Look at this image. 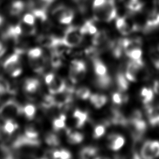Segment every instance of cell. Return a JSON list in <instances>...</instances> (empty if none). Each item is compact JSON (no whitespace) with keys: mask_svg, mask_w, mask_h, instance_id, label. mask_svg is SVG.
I'll return each mask as SVG.
<instances>
[{"mask_svg":"<svg viewBox=\"0 0 159 159\" xmlns=\"http://www.w3.org/2000/svg\"><path fill=\"white\" fill-rule=\"evenodd\" d=\"M93 8V19L97 21L111 22L117 16L114 0H106L101 6Z\"/></svg>","mask_w":159,"mask_h":159,"instance_id":"6da1fadb","label":"cell"},{"mask_svg":"<svg viewBox=\"0 0 159 159\" xmlns=\"http://www.w3.org/2000/svg\"><path fill=\"white\" fill-rule=\"evenodd\" d=\"M83 35L80 31V27L76 25H69L65 29L62 42L66 46L73 48L81 44Z\"/></svg>","mask_w":159,"mask_h":159,"instance_id":"7a4b0ae2","label":"cell"},{"mask_svg":"<svg viewBox=\"0 0 159 159\" xmlns=\"http://www.w3.org/2000/svg\"><path fill=\"white\" fill-rule=\"evenodd\" d=\"M22 106L14 99H9L0 107V118L4 120L13 119L22 114Z\"/></svg>","mask_w":159,"mask_h":159,"instance_id":"3957f363","label":"cell"},{"mask_svg":"<svg viewBox=\"0 0 159 159\" xmlns=\"http://www.w3.org/2000/svg\"><path fill=\"white\" fill-rule=\"evenodd\" d=\"M20 55L14 52L3 62L2 65L4 70L12 77L19 76L22 71L20 65Z\"/></svg>","mask_w":159,"mask_h":159,"instance_id":"277c9868","label":"cell"},{"mask_svg":"<svg viewBox=\"0 0 159 159\" xmlns=\"http://www.w3.org/2000/svg\"><path fill=\"white\" fill-rule=\"evenodd\" d=\"M52 14L53 17L61 24H70L74 18L73 11L63 5H60L55 7Z\"/></svg>","mask_w":159,"mask_h":159,"instance_id":"5b68a950","label":"cell"},{"mask_svg":"<svg viewBox=\"0 0 159 159\" xmlns=\"http://www.w3.org/2000/svg\"><path fill=\"white\" fill-rule=\"evenodd\" d=\"M48 90L50 94H55L63 92L66 88V81L60 76H55L52 82L48 85Z\"/></svg>","mask_w":159,"mask_h":159,"instance_id":"8992f818","label":"cell"},{"mask_svg":"<svg viewBox=\"0 0 159 159\" xmlns=\"http://www.w3.org/2000/svg\"><path fill=\"white\" fill-rule=\"evenodd\" d=\"M24 89L29 95L35 94L40 88V82L36 78H27L24 83Z\"/></svg>","mask_w":159,"mask_h":159,"instance_id":"52a82bcc","label":"cell"},{"mask_svg":"<svg viewBox=\"0 0 159 159\" xmlns=\"http://www.w3.org/2000/svg\"><path fill=\"white\" fill-rule=\"evenodd\" d=\"M109 40L107 32L104 30L97 32L91 39V43L96 47L101 46Z\"/></svg>","mask_w":159,"mask_h":159,"instance_id":"ba28073f","label":"cell"},{"mask_svg":"<svg viewBox=\"0 0 159 159\" xmlns=\"http://www.w3.org/2000/svg\"><path fill=\"white\" fill-rule=\"evenodd\" d=\"M93 70L96 76H104L108 74L106 65L99 58H96L92 60Z\"/></svg>","mask_w":159,"mask_h":159,"instance_id":"9c48e42d","label":"cell"},{"mask_svg":"<svg viewBox=\"0 0 159 159\" xmlns=\"http://www.w3.org/2000/svg\"><path fill=\"white\" fill-rule=\"evenodd\" d=\"M115 83L119 92H125L129 88L128 80L126 78L125 74L121 72H117L116 75Z\"/></svg>","mask_w":159,"mask_h":159,"instance_id":"30bf717a","label":"cell"},{"mask_svg":"<svg viewBox=\"0 0 159 159\" xmlns=\"http://www.w3.org/2000/svg\"><path fill=\"white\" fill-rule=\"evenodd\" d=\"M99 152V148L96 146H87L82 148L79 152V156L81 158H96Z\"/></svg>","mask_w":159,"mask_h":159,"instance_id":"8fae6325","label":"cell"},{"mask_svg":"<svg viewBox=\"0 0 159 159\" xmlns=\"http://www.w3.org/2000/svg\"><path fill=\"white\" fill-rule=\"evenodd\" d=\"M89 99L91 104L96 109H99L103 107L107 101L106 96L99 94H91Z\"/></svg>","mask_w":159,"mask_h":159,"instance_id":"7c38bea8","label":"cell"},{"mask_svg":"<svg viewBox=\"0 0 159 159\" xmlns=\"http://www.w3.org/2000/svg\"><path fill=\"white\" fill-rule=\"evenodd\" d=\"M25 7V3L20 0L14 1L10 6L9 13L11 16H17L21 14Z\"/></svg>","mask_w":159,"mask_h":159,"instance_id":"4fadbf2b","label":"cell"},{"mask_svg":"<svg viewBox=\"0 0 159 159\" xmlns=\"http://www.w3.org/2000/svg\"><path fill=\"white\" fill-rule=\"evenodd\" d=\"M124 143V137L122 135L118 134L112 141L107 144V146L109 149L113 151H117L123 147Z\"/></svg>","mask_w":159,"mask_h":159,"instance_id":"5bb4252c","label":"cell"},{"mask_svg":"<svg viewBox=\"0 0 159 159\" xmlns=\"http://www.w3.org/2000/svg\"><path fill=\"white\" fill-rule=\"evenodd\" d=\"M44 139L45 143L51 147L58 146L61 143L60 139L57 133L54 134L52 132H47L45 136Z\"/></svg>","mask_w":159,"mask_h":159,"instance_id":"9a60e30c","label":"cell"},{"mask_svg":"<svg viewBox=\"0 0 159 159\" xmlns=\"http://www.w3.org/2000/svg\"><path fill=\"white\" fill-rule=\"evenodd\" d=\"M52 53L50 58V65L52 68L57 70L63 65V57L57 52H53L52 50Z\"/></svg>","mask_w":159,"mask_h":159,"instance_id":"2e32d148","label":"cell"},{"mask_svg":"<svg viewBox=\"0 0 159 159\" xmlns=\"http://www.w3.org/2000/svg\"><path fill=\"white\" fill-rule=\"evenodd\" d=\"M150 143L151 140H147L143 142L140 150V156L142 158L145 159H151L153 158L151 150Z\"/></svg>","mask_w":159,"mask_h":159,"instance_id":"e0dca14e","label":"cell"},{"mask_svg":"<svg viewBox=\"0 0 159 159\" xmlns=\"http://www.w3.org/2000/svg\"><path fill=\"white\" fill-rule=\"evenodd\" d=\"M35 112L36 108L35 106L32 104H28L22 107V114L29 120H32L34 118Z\"/></svg>","mask_w":159,"mask_h":159,"instance_id":"ac0fdd59","label":"cell"},{"mask_svg":"<svg viewBox=\"0 0 159 159\" xmlns=\"http://www.w3.org/2000/svg\"><path fill=\"white\" fill-rule=\"evenodd\" d=\"M24 134L29 138L37 139L39 136V129L35 124H31L26 126Z\"/></svg>","mask_w":159,"mask_h":159,"instance_id":"d6986e66","label":"cell"},{"mask_svg":"<svg viewBox=\"0 0 159 159\" xmlns=\"http://www.w3.org/2000/svg\"><path fill=\"white\" fill-rule=\"evenodd\" d=\"M75 96L80 99L86 100L91 96V91L89 88L85 86L80 87L75 90Z\"/></svg>","mask_w":159,"mask_h":159,"instance_id":"ffe728a7","label":"cell"},{"mask_svg":"<svg viewBox=\"0 0 159 159\" xmlns=\"http://www.w3.org/2000/svg\"><path fill=\"white\" fill-rule=\"evenodd\" d=\"M4 121L5 122L2 126L4 130L9 134L11 135L16 130L18 129V124L14 121L13 119H8Z\"/></svg>","mask_w":159,"mask_h":159,"instance_id":"44dd1931","label":"cell"},{"mask_svg":"<svg viewBox=\"0 0 159 159\" xmlns=\"http://www.w3.org/2000/svg\"><path fill=\"white\" fill-rule=\"evenodd\" d=\"M143 6V3L139 1V0H130L129 2L127 5V8L130 13H135L140 11L142 9Z\"/></svg>","mask_w":159,"mask_h":159,"instance_id":"7402d4cb","label":"cell"},{"mask_svg":"<svg viewBox=\"0 0 159 159\" xmlns=\"http://www.w3.org/2000/svg\"><path fill=\"white\" fill-rule=\"evenodd\" d=\"M21 29H22V34L25 35H33L36 33V28L34 26V25H30L25 24L24 22L20 23Z\"/></svg>","mask_w":159,"mask_h":159,"instance_id":"603a6c76","label":"cell"},{"mask_svg":"<svg viewBox=\"0 0 159 159\" xmlns=\"http://www.w3.org/2000/svg\"><path fill=\"white\" fill-rule=\"evenodd\" d=\"M14 157V153L11 148L4 145H0V158L9 159Z\"/></svg>","mask_w":159,"mask_h":159,"instance_id":"cb8c5ba5","label":"cell"},{"mask_svg":"<svg viewBox=\"0 0 159 159\" xmlns=\"http://www.w3.org/2000/svg\"><path fill=\"white\" fill-rule=\"evenodd\" d=\"M148 55L155 68L159 70V48L150 50Z\"/></svg>","mask_w":159,"mask_h":159,"instance_id":"d4e9b609","label":"cell"},{"mask_svg":"<svg viewBox=\"0 0 159 159\" xmlns=\"http://www.w3.org/2000/svg\"><path fill=\"white\" fill-rule=\"evenodd\" d=\"M106 127L103 124H99L94 127L93 137L94 139H98L104 135L106 132Z\"/></svg>","mask_w":159,"mask_h":159,"instance_id":"484cf974","label":"cell"},{"mask_svg":"<svg viewBox=\"0 0 159 159\" xmlns=\"http://www.w3.org/2000/svg\"><path fill=\"white\" fill-rule=\"evenodd\" d=\"M52 127H53V130L55 132H57L61 129H63L66 127L65 120H63L62 119L58 117H56L53 119Z\"/></svg>","mask_w":159,"mask_h":159,"instance_id":"4316f807","label":"cell"},{"mask_svg":"<svg viewBox=\"0 0 159 159\" xmlns=\"http://www.w3.org/2000/svg\"><path fill=\"white\" fill-rule=\"evenodd\" d=\"M127 57H128L129 58V59L131 60H139L142 58V50L141 49V48H135L132 50V51H130L129 53H128L126 55Z\"/></svg>","mask_w":159,"mask_h":159,"instance_id":"83f0119b","label":"cell"},{"mask_svg":"<svg viewBox=\"0 0 159 159\" xmlns=\"http://www.w3.org/2000/svg\"><path fill=\"white\" fill-rule=\"evenodd\" d=\"M43 50L39 47H35L30 49L27 52L29 58H38L42 55Z\"/></svg>","mask_w":159,"mask_h":159,"instance_id":"f1b7e54d","label":"cell"},{"mask_svg":"<svg viewBox=\"0 0 159 159\" xmlns=\"http://www.w3.org/2000/svg\"><path fill=\"white\" fill-rule=\"evenodd\" d=\"M11 89L10 83L4 78H0V94L9 93Z\"/></svg>","mask_w":159,"mask_h":159,"instance_id":"f546056e","label":"cell"},{"mask_svg":"<svg viewBox=\"0 0 159 159\" xmlns=\"http://www.w3.org/2000/svg\"><path fill=\"white\" fill-rule=\"evenodd\" d=\"M150 147L153 158L159 156V142L158 141H151Z\"/></svg>","mask_w":159,"mask_h":159,"instance_id":"4dcf8cb0","label":"cell"},{"mask_svg":"<svg viewBox=\"0 0 159 159\" xmlns=\"http://www.w3.org/2000/svg\"><path fill=\"white\" fill-rule=\"evenodd\" d=\"M153 97H154L153 91L151 88H149L147 94L143 98H142L143 104H147L151 103V102L153 99Z\"/></svg>","mask_w":159,"mask_h":159,"instance_id":"1f68e13d","label":"cell"},{"mask_svg":"<svg viewBox=\"0 0 159 159\" xmlns=\"http://www.w3.org/2000/svg\"><path fill=\"white\" fill-rule=\"evenodd\" d=\"M112 100L114 104L117 105H121L122 104V94L120 92H114L112 94Z\"/></svg>","mask_w":159,"mask_h":159,"instance_id":"d6a6232c","label":"cell"},{"mask_svg":"<svg viewBox=\"0 0 159 159\" xmlns=\"http://www.w3.org/2000/svg\"><path fill=\"white\" fill-rule=\"evenodd\" d=\"M23 22L30 24V25H34L35 23V16L33 15L32 13H27L25 14L22 18Z\"/></svg>","mask_w":159,"mask_h":159,"instance_id":"836d02e7","label":"cell"},{"mask_svg":"<svg viewBox=\"0 0 159 159\" xmlns=\"http://www.w3.org/2000/svg\"><path fill=\"white\" fill-rule=\"evenodd\" d=\"M11 135L7 133L4 129L2 128V126H0V140L4 142H8L11 139Z\"/></svg>","mask_w":159,"mask_h":159,"instance_id":"e575fe53","label":"cell"},{"mask_svg":"<svg viewBox=\"0 0 159 159\" xmlns=\"http://www.w3.org/2000/svg\"><path fill=\"white\" fill-rule=\"evenodd\" d=\"M71 157L70 152L66 149L60 150V158L62 159H69Z\"/></svg>","mask_w":159,"mask_h":159,"instance_id":"d590c367","label":"cell"},{"mask_svg":"<svg viewBox=\"0 0 159 159\" xmlns=\"http://www.w3.org/2000/svg\"><path fill=\"white\" fill-rule=\"evenodd\" d=\"M55 77V75L53 73H48L44 76V81L47 85H48Z\"/></svg>","mask_w":159,"mask_h":159,"instance_id":"8d00e7d4","label":"cell"},{"mask_svg":"<svg viewBox=\"0 0 159 159\" xmlns=\"http://www.w3.org/2000/svg\"><path fill=\"white\" fill-rule=\"evenodd\" d=\"M106 0H94L93 4V7H96L102 5Z\"/></svg>","mask_w":159,"mask_h":159,"instance_id":"74e56055","label":"cell"},{"mask_svg":"<svg viewBox=\"0 0 159 159\" xmlns=\"http://www.w3.org/2000/svg\"><path fill=\"white\" fill-rule=\"evenodd\" d=\"M153 91L155 93L159 94V81H155L153 83Z\"/></svg>","mask_w":159,"mask_h":159,"instance_id":"f35d334b","label":"cell"},{"mask_svg":"<svg viewBox=\"0 0 159 159\" xmlns=\"http://www.w3.org/2000/svg\"><path fill=\"white\" fill-rule=\"evenodd\" d=\"M53 158H60V150H53Z\"/></svg>","mask_w":159,"mask_h":159,"instance_id":"ab89813d","label":"cell"},{"mask_svg":"<svg viewBox=\"0 0 159 159\" xmlns=\"http://www.w3.org/2000/svg\"><path fill=\"white\" fill-rule=\"evenodd\" d=\"M6 47L3 45L2 43L0 41V57L4 54V53L6 52Z\"/></svg>","mask_w":159,"mask_h":159,"instance_id":"60d3db41","label":"cell"},{"mask_svg":"<svg viewBox=\"0 0 159 159\" xmlns=\"http://www.w3.org/2000/svg\"><path fill=\"white\" fill-rule=\"evenodd\" d=\"M3 22H4V18L1 15H0V26L2 24Z\"/></svg>","mask_w":159,"mask_h":159,"instance_id":"b9f144b4","label":"cell"},{"mask_svg":"<svg viewBox=\"0 0 159 159\" xmlns=\"http://www.w3.org/2000/svg\"><path fill=\"white\" fill-rule=\"evenodd\" d=\"M157 126H158V127H159V122H158V124H157Z\"/></svg>","mask_w":159,"mask_h":159,"instance_id":"7bdbcfd3","label":"cell"},{"mask_svg":"<svg viewBox=\"0 0 159 159\" xmlns=\"http://www.w3.org/2000/svg\"><path fill=\"white\" fill-rule=\"evenodd\" d=\"M132 1H135V0H132Z\"/></svg>","mask_w":159,"mask_h":159,"instance_id":"ee69618b","label":"cell"}]
</instances>
